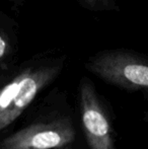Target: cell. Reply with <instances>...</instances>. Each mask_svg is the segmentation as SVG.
I'll return each mask as SVG.
<instances>
[{"instance_id":"cell-5","label":"cell","mask_w":148,"mask_h":149,"mask_svg":"<svg viewBox=\"0 0 148 149\" xmlns=\"http://www.w3.org/2000/svg\"><path fill=\"white\" fill-rule=\"evenodd\" d=\"M114 0H81L84 7L90 10H106L113 6Z\"/></svg>"},{"instance_id":"cell-3","label":"cell","mask_w":148,"mask_h":149,"mask_svg":"<svg viewBox=\"0 0 148 149\" xmlns=\"http://www.w3.org/2000/svg\"><path fill=\"white\" fill-rule=\"evenodd\" d=\"M75 138L73 126L67 119L33 124L6 137L0 149H56L69 145Z\"/></svg>"},{"instance_id":"cell-6","label":"cell","mask_w":148,"mask_h":149,"mask_svg":"<svg viewBox=\"0 0 148 149\" xmlns=\"http://www.w3.org/2000/svg\"><path fill=\"white\" fill-rule=\"evenodd\" d=\"M8 52V43L2 35H0V61L6 56Z\"/></svg>"},{"instance_id":"cell-4","label":"cell","mask_w":148,"mask_h":149,"mask_svg":"<svg viewBox=\"0 0 148 149\" xmlns=\"http://www.w3.org/2000/svg\"><path fill=\"white\" fill-rule=\"evenodd\" d=\"M79 96L82 128L89 149H115L111 123L87 78L81 79Z\"/></svg>"},{"instance_id":"cell-2","label":"cell","mask_w":148,"mask_h":149,"mask_svg":"<svg viewBox=\"0 0 148 149\" xmlns=\"http://www.w3.org/2000/svg\"><path fill=\"white\" fill-rule=\"evenodd\" d=\"M97 77L127 90L146 89L148 66L144 58L126 50H106L91 56L85 64Z\"/></svg>"},{"instance_id":"cell-1","label":"cell","mask_w":148,"mask_h":149,"mask_svg":"<svg viewBox=\"0 0 148 149\" xmlns=\"http://www.w3.org/2000/svg\"><path fill=\"white\" fill-rule=\"evenodd\" d=\"M61 64L28 68L0 89V131L13 123L40 91L57 77Z\"/></svg>"}]
</instances>
